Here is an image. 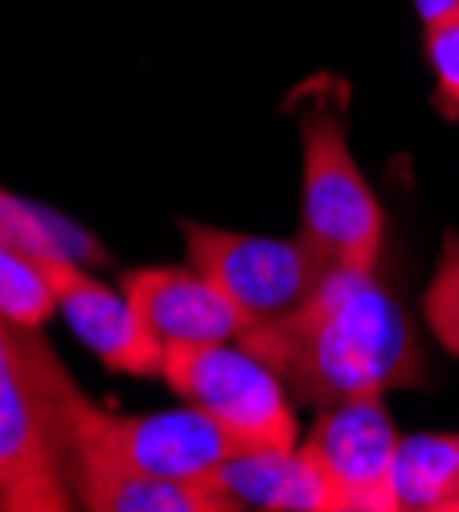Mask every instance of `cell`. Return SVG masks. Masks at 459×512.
I'll use <instances>...</instances> for the list:
<instances>
[{"label": "cell", "mask_w": 459, "mask_h": 512, "mask_svg": "<svg viewBox=\"0 0 459 512\" xmlns=\"http://www.w3.org/2000/svg\"><path fill=\"white\" fill-rule=\"evenodd\" d=\"M300 447L316 463L332 512H398L394 467L402 431L382 398H349L324 406Z\"/></svg>", "instance_id": "8992f818"}, {"label": "cell", "mask_w": 459, "mask_h": 512, "mask_svg": "<svg viewBox=\"0 0 459 512\" xmlns=\"http://www.w3.org/2000/svg\"><path fill=\"white\" fill-rule=\"evenodd\" d=\"M423 320L439 345L451 357H459V238L455 234L443 238L435 275L423 291Z\"/></svg>", "instance_id": "4fadbf2b"}, {"label": "cell", "mask_w": 459, "mask_h": 512, "mask_svg": "<svg viewBox=\"0 0 459 512\" xmlns=\"http://www.w3.org/2000/svg\"><path fill=\"white\" fill-rule=\"evenodd\" d=\"M455 512H459V508H455Z\"/></svg>", "instance_id": "2e32d148"}, {"label": "cell", "mask_w": 459, "mask_h": 512, "mask_svg": "<svg viewBox=\"0 0 459 512\" xmlns=\"http://www.w3.org/2000/svg\"><path fill=\"white\" fill-rule=\"evenodd\" d=\"M423 54L435 74L431 107L447 123H459V13L423 25Z\"/></svg>", "instance_id": "5bb4252c"}, {"label": "cell", "mask_w": 459, "mask_h": 512, "mask_svg": "<svg viewBox=\"0 0 459 512\" xmlns=\"http://www.w3.org/2000/svg\"><path fill=\"white\" fill-rule=\"evenodd\" d=\"M119 287L136 304V312L144 316L164 353L189 345H214V340H238L246 332L242 312L193 263L136 267L123 275Z\"/></svg>", "instance_id": "ba28073f"}, {"label": "cell", "mask_w": 459, "mask_h": 512, "mask_svg": "<svg viewBox=\"0 0 459 512\" xmlns=\"http://www.w3.org/2000/svg\"><path fill=\"white\" fill-rule=\"evenodd\" d=\"M54 312H58V291L50 271L0 238V316L17 328H41Z\"/></svg>", "instance_id": "7c38bea8"}, {"label": "cell", "mask_w": 459, "mask_h": 512, "mask_svg": "<svg viewBox=\"0 0 459 512\" xmlns=\"http://www.w3.org/2000/svg\"><path fill=\"white\" fill-rule=\"evenodd\" d=\"M78 508L62 476L29 328L0 316V512Z\"/></svg>", "instance_id": "277c9868"}, {"label": "cell", "mask_w": 459, "mask_h": 512, "mask_svg": "<svg viewBox=\"0 0 459 512\" xmlns=\"http://www.w3.org/2000/svg\"><path fill=\"white\" fill-rule=\"evenodd\" d=\"M226 512H332L328 488L304 447L291 451H238L210 476Z\"/></svg>", "instance_id": "9c48e42d"}, {"label": "cell", "mask_w": 459, "mask_h": 512, "mask_svg": "<svg viewBox=\"0 0 459 512\" xmlns=\"http://www.w3.org/2000/svg\"><path fill=\"white\" fill-rule=\"evenodd\" d=\"M189 263L210 279L242 312L246 328L267 324L300 308L324 279V263L304 246V238L238 234L201 222H181Z\"/></svg>", "instance_id": "5b68a950"}, {"label": "cell", "mask_w": 459, "mask_h": 512, "mask_svg": "<svg viewBox=\"0 0 459 512\" xmlns=\"http://www.w3.org/2000/svg\"><path fill=\"white\" fill-rule=\"evenodd\" d=\"M398 512H455L459 508V435L423 431L402 435L394 467Z\"/></svg>", "instance_id": "8fae6325"}, {"label": "cell", "mask_w": 459, "mask_h": 512, "mask_svg": "<svg viewBox=\"0 0 459 512\" xmlns=\"http://www.w3.org/2000/svg\"><path fill=\"white\" fill-rule=\"evenodd\" d=\"M238 340L287 381L291 398L316 410L386 398L427 377L414 324L378 271L332 267L300 308L246 328Z\"/></svg>", "instance_id": "6da1fadb"}, {"label": "cell", "mask_w": 459, "mask_h": 512, "mask_svg": "<svg viewBox=\"0 0 459 512\" xmlns=\"http://www.w3.org/2000/svg\"><path fill=\"white\" fill-rule=\"evenodd\" d=\"M169 390L210 414L242 451L300 447V422L287 381L242 340H214L164 353Z\"/></svg>", "instance_id": "3957f363"}, {"label": "cell", "mask_w": 459, "mask_h": 512, "mask_svg": "<svg viewBox=\"0 0 459 512\" xmlns=\"http://www.w3.org/2000/svg\"><path fill=\"white\" fill-rule=\"evenodd\" d=\"M74 504L87 512H226L210 484L164 480L132 467L95 463L70 480Z\"/></svg>", "instance_id": "30bf717a"}, {"label": "cell", "mask_w": 459, "mask_h": 512, "mask_svg": "<svg viewBox=\"0 0 459 512\" xmlns=\"http://www.w3.org/2000/svg\"><path fill=\"white\" fill-rule=\"evenodd\" d=\"M304 189H300V238L316 259L332 267L378 271L386 242V213L349 152L345 103L320 95L300 107Z\"/></svg>", "instance_id": "7a4b0ae2"}, {"label": "cell", "mask_w": 459, "mask_h": 512, "mask_svg": "<svg viewBox=\"0 0 459 512\" xmlns=\"http://www.w3.org/2000/svg\"><path fill=\"white\" fill-rule=\"evenodd\" d=\"M414 13H419V25H431L459 13V0H414Z\"/></svg>", "instance_id": "9a60e30c"}, {"label": "cell", "mask_w": 459, "mask_h": 512, "mask_svg": "<svg viewBox=\"0 0 459 512\" xmlns=\"http://www.w3.org/2000/svg\"><path fill=\"white\" fill-rule=\"evenodd\" d=\"M58 312L70 324V332L82 340V349L95 353L111 373L128 377H160L164 373V349L136 312V304L123 295V287H107L103 279L87 275L78 259H62L50 267Z\"/></svg>", "instance_id": "52a82bcc"}]
</instances>
